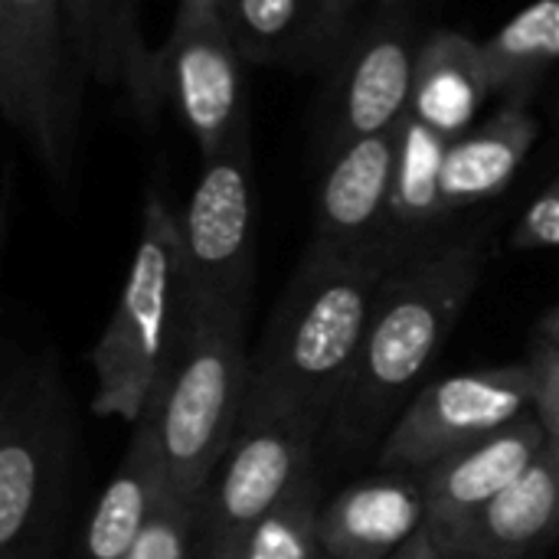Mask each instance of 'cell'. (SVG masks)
<instances>
[{"label":"cell","mask_w":559,"mask_h":559,"mask_svg":"<svg viewBox=\"0 0 559 559\" xmlns=\"http://www.w3.org/2000/svg\"><path fill=\"white\" fill-rule=\"evenodd\" d=\"M488 265L485 229L426 239L383 278L357 370L324 432L337 452L383 442L462 321Z\"/></svg>","instance_id":"6da1fadb"},{"label":"cell","mask_w":559,"mask_h":559,"mask_svg":"<svg viewBox=\"0 0 559 559\" xmlns=\"http://www.w3.org/2000/svg\"><path fill=\"white\" fill-rule=\"evenodd\" d=\"M396 262L386 252L347 255L308 246L252 354L246 416L328 426L357 370L380 285Z\"/></svg>","instance_id":"7a4b0ae2"},{"label":"cell","mask_w":559,"mask_h":559,"mask_svg":"<svg viewBox=\"0 0 559 559\" xmlns=\"http://www.w3.org/2000/svg\"><path fill=\"white\" fill-rule=\"evenodd\" d=\"M79 419L52 344L7 350L0 377V559H52L69 521Z\"/></svg>","instance_id":"3957f363"},{"label":"cell","mask_w":559,"mask_h":559,"mask_svg":"<svg viewBox=\"0 0 559 559\" xmlns=\"http://www.w3.org/2000/svg\"><path fill=\"white\" fill-rule=\"evenodd\" d=\"M190 314L180 216L157 187L144 193L141 236L108 324L92 347V413L134 426L157 396Z\"/></svg>","instance_id":"277c9868"},{"label":"cell","mask_w":559,"mask_h":559,"mask_svg":"<svg viewBox=\"0 0 559 559\" xmlns=\"http://www.w3.org/2000/svg\"><path fill=\"white\" fill-rule=\"evenodd\" d=\"M246 311L190 301L174 364L151 400L167 485L200 504L239 436L249 400Z\"/></svg>","instance_id":"5b68a950"},{"label":"cell","mask_w":559,"mask_h":559,"mask_svg":"<svg viewBox=\"0 0 559 559\" xmlns=\"http://www.w3.org/2000/svg\"><path fill=\"white\" fill-rule=\"evenodd\" d=\"M82 82L69 0H0V111L56 187L72 167Z\"/></svg>","instance_id":"8992f818"},{"label":"cell","mask_w":559,"mask_h":559,"mask_svg":"<svg viewBox=\"0 0 559 559\" xmlns=\"http://www.w3.org/2000/svg\"><path fill=\"white\" fill-rule=\"evenodd\" d=\"M534 406L537 373L531 360L432 380L383 436L377 465L383 472H426L534 413Z\"/></svg>","instance_id":"52a82bcc"},{"label":"cell","mask_w":559,"mask_h":559,"mask_svg":"<svg viewBox=\"0 0 559 559\" xmlns=\"http://www.w3.org/2000/svg\"><path fill=\"white\" fill-rule=\"evenodd\" d=\"M311 419L246 416L197 504V559H236L246 537L314 465Z\"/></svg>","instance_id":"ba28073f"},{"label":"cell","mask_w":559,"mask_h":559,"mask_svg":"<svg viewBox=\"0 0 559 559\" xmlns=\"http://www.w3.org/2000/svg\"><path fill=\"white\" fill-rule=\"evenodd\" d=\"M180 216L190 301L249 311L255 285V200L249 134L206 157Z\"/></svg>","instance_id":"9c48e42d"},{"label":"cell","mask_w":559,"mask_h":559,"mask_svg":"<svg viewBox=\"0 0 559 559\" xmlns=\"http://www.w3.org/2000/svg\"><path fill=\"white\" fill-rule=\"evenodd\" d=\"M157 52L167 95L203 160L249 134L242 52L233 43L226 16L174 26Z\"/></svg>","instance_id":"30bf717a"},{"label":"cell","mask_w":559,"mask_h":559,"mask_svg":"<svg viewBox=\"0 0 559 559\" xmlns=\"http://www.w3.org/2000/svg\"><path fill=\"white\" fill-rule=\"evenodd\" d=\"M400 128L331 147L314 193L311 242L347 255L386 252L403 259L393 242V174Z\"/></svg>","instance_id":"8fae6325"},{"label":"cell","mask_w":559,"mask_h":559,"mask_svg":"<svg viewBox=\"0 0 559 559\" xmlns=\"http://www.w3.org/2000/svg\"><path fill=\"white\" fill-rule=\"evenodd\" d=\"M547 442L550 429L534 409L501 432L419 472L429 504L426 527L436 534V540L445 544L452 534H459L485 504H491L540 459Z\"/></svg>","instance_id":"7c38bea8"},{"label":"cell","mask_w":559,"mask_h":559,"mask_svg":"<svg viewBox=\"0 0 559 559\" xmlns=\"http://www.w3.org/2000/svg\"><path fill=\"white\" fill-rule=\"evenodd\" d=\"M419 43L409 23L383 20L347 52L331 108V147L393 131L413 105Z\"/></svg>","instance_id":"4fadbf2b"},{"label":"cell","mask_w":559,"mask_h":559,"mask_svg":"<svg viewBox=\"0 0 559 559\" xmlns=\"http://www.w3.org/2000/svg\"><path fill=\"white\" fill-rule=\"evenodd\" d=\"M429 524L419 472H383L337 491L321 508V559H390Z\"/></svg>","instance_id":"5bb4252c"},{"label":"cell","mask_w":559,"mask_h":559,"mask_svg":"<svg viewBox=\"0 0 559 559\" xmlns=\"http://www.w3.org/2000/svg\"><path fill=\"white\" fill-rule=\"evenodd\" d=\"M69 23L79 72L118 88L141 118H151L167 85L160 52L141 29V0H69Z\"/></svg>","instance_id":"9a60e30c"},{"label":"cell","mask_w":559,"mask_h":559,"mask_svg":"<svg viewBox=\"0 0 559 559\" xmlns=\"http://www.w3.org/2000/svg\"><path fill=\"white\" fill-rule=\"evenodd\" d=\"M559 544V449L550 436L540 459L485 504L442 550L468 559H544Z\"/></svg>","instance_id":"2e32d148"},{"label":"cell","mask_w":559,"mask_h":559,"mask_svg":"<svg viewBox=\"0 0 559 559\" xmlns=\"http://www.w3.org/2000/svg\"><path fill=\"white\" fill-rule=\"evenodd\" d=\"M167 491V472L157 439V416L147 413L131 426L124 455L98 495L72 559H128L138 537L144 534L151 514Z\"/></svg>","instance_id":"e0dca14e"},{"label":"cell","mask_w":559,"mask_h":559,"mask_svg":"<svg viewBox=\"0 0 559 559\" xmlns=\"http://www.w3.org/2000/svg\"><path fill=\"white\" fill-rule=\"evenodd\" d=\"M488 95L491 79L481 43L449 26L432 29L419 43L409 115H416L426 128L449 141L462 138L475 128Z\"/></svg>","instance_id":"ac0fdd59"},{"label":"cell","mask_w":559,"mask_h":559,"mask_svg":"<svg viewBox=\"0 0 559 559\" xmlns=\"http://www.w3.org/2000/svg\"><path fill=\"white\" fill-rule=\"evenodd\" d=\"M540 138V121L524 102H508L485 124L449 141L442 164V193L449 210L485 203L511 187L531 147Z\"/></svg>","instance_id":"d6986e66"},{"label":"cell","mask_w":559,"mask_h":559,"mask_svg":"<svg viewBox=\"0 0 559 559\" xmlns=\"http://www.w3.org/2000/svg\"><path fill=\"white\" fill-rule=\"evenodd\" d=\"M445 151L449 138L426 128L416 115H406L393 174V242L403 255L423 246V236L452 213L442 193Z\"/></svg>","instance_id":"ffe728a7"},{"label":"cell","mask_w":559,"mask_h":559,"mask_svg":"<svg viewBox=\"0 0 559 559\" xmlns=\"http://www.w3.org/2000/svg\"><path fill=\"white\" fill-rule=\"evenodd\" d=\"M226 26L242 59L285 62L341 29L328 0H226Z\"/></svg>","instance_id":"44dd1931"},{"label":"cell","mask_w":559,"mask_h":559,"mask_svg":"<svg viewBox=\"0 0 559 559\" xmlns=\"http://www.w3.org/2000/svg\"><path fill=\"white\" fill-rule=\"evenodd\" d=\"M491 92L521 102L559 66V0H534L481 43Z\"/></svg>","instance_id":"7402d4cb"},{"label":"cell","mask_w":559,"mask_h":559,"mask_svg":"<svg viewBox=\"0 0 559 559\" xmlns=\"http://www.w3.org/2000/svg\"><path fill=\"white\" fill-rule=\"evenodd\" d=\"M321 508L318 472L311 465L272 508V514L255 524L236 559H321Z\"/></svg>","instance_id":"603a6c76"},{"label":"cell","mask_w":559,"mask_h":559,"mask_svg":"<svg viewBox=\"0 0 559 559\" xmlns=\"http://www.w3.org/2000/svg\"><path fill=\"white\" fill-rule=\"evenodd\" d=\"M197 547V504L180 498L170 485L151 514L128 559H193Z\"/></svg>","instance_id":"cb8c5ba5"},{"label":"cell","mask_w":559,"mask_h":559,"mask_svg":"<svg viewBox=\"0 0 559 559\" xmlns=\"http://www.w3.org/2000/svg\"><path fill=\"white\" fill-rule=\"evenodd\" d=\"M514 249H559V177L527 206L511 233Z\"/></svg>","instance_id":"d4e9b609"},{"label":"cell","mask_w":559,"mask_h":559,"mask_svg":"<svg viewBox=\"0 0 559 559\" xmlns=\"http://www.w3.org/2000/svg\"><path fill=\"white\" fill-rule=\"evenodd\" d=\"M531 367L537 373V406L534 409L544 419V426L550 429V436L559 439V367L534 360V357H531Z\"/></svg>","instance_id":"484cf974"},{"label":"cell","mask_w":559,"mask_h":559,"mask_svg":"<svg viewBox=\"0 0 559 559\" xmlns=\"http://www.w3.org/2000/svg\"><path fill=\"white\" fill-rule=\"evenodd\" d=\"M531 357L559 367V308L547 311L540 318V324L534 331V350H531Z\"/></svg>","instance_id":"4316f807"},{"label":"cell","mask_w":559,"mask_h":559,"mask_svg":"<svg viewBox=\"0 0 559 559\" xmlns=\"http://www.w3.org/2000/svg\"><path fill=\"white\" fill-rule=\"evenodd\" d=\"M226 0H177V13H174V26H193L203 20H216L223 16Z\"/></svg>","instance_id":"83f0119b"},{"label":"cell","mask_w":559,"mask_h":559,"mask_svg":"<svg viewBox=\"0 0 559 559\" xmlns=\"http://www.w3.org/2000/svg\"><path fill=\"white\" fill-rule=\"evenodd\" d=\"M390 559H449L445 557V550H442V544L436 540V534L426 527L423 534H416L396 557Z\"/></svg>","instance_id":"f1b7e54d"},{"label":"cell","mask_w":559,"mask_h":559,"mask_svg":"<svg viewBox=\"0 0 559 559\" xmlns=\"http://www.w3.org/2000/svg\"><path fill=\"white\" fill-rule=\"evenodd\" d=\"M364 3H377V7H393V3H400V0H328V7L334 10V16H337V23L344 26V20L357 10V7H364Z\"/></svg>","instance_id":"f546056e"},{"label":"cell","mask_w":559,"mask_h":559,"mask_svg":"<svg viewBox=\"0 0 559 559\" xmlns=\"http://www.w3.org/2000/svg\"><path fill=\"white\" fill-rule=\"evenodd\" d=\"M554 439H557V436H554ZM557 449H559V439H557Z\"/></svg>","instance_id":"4dcf8cb0"},{"label":"cell","mask_w":559,"mask_h":559,"mask_svg":"<svg viewBox=\"0 0 559 559\" xmlns=\"http://www.w3.org/2000/svg\"><path fill=\"white\" fill-rule=\"evenodd\" d=\"M455 559H468V557H455Z\"/></svg>","instance_id":"1f68e13d"}]
</instances>
